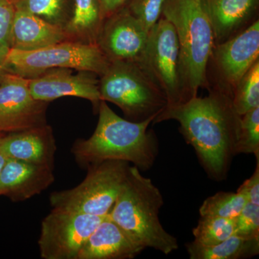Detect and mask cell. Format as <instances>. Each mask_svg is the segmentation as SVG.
Returning a JSON list of instances; mask_svg holds the SVG:
<instances>
[{
  "label": "cell",
  "instance_id": "cell-33",
  "mask_svg": "<svg viewBox=\"0 0 259 259\" xmlns=\"http://www.w3.org/2000/svg\"><path fill=\"white\" fill-rule=\"evenodd\" d=\"M12 1H13H13H15V0H12Z\"/></svg>",
  "mask_w": 259,
  "mask_h": 259
},
{
  "label": "cell",
  "instance_id": "cell-21",
  "mask_svg": "<svg viewBox=\"0 0 259 259\" xmlns=\"http://www.w3.org/2000/svg\"><path fill=\"white\" fill-rule=\"evenodd\" d=\"M15 8L64 28L72 13V0H15Z\"/></svg>",
  "mask_w": 259,
  "mask_h": 259
},
{
  "label": "cell",
  "instance_id": "cell-16",
  "mask_svg": "<svg viewBox=\"0 0 259 259\" xmlns=\"http://www.w3.org/2000/svg\"><path fill=\"white\" fill-rule=\"evenodd\" d=\"M144 249L107 215L83 245L76 259H131Z\"/></svg>",
  "mask_w": 259,
  "mask_h": 259
},
{
  "label": "cell",
  "instance_id": "cell-9",
  "mask_svg": "<svg viewBox=\"0 0 259 259\" xmlns=\"http://www.w3.org/2000/svg\"><path fill=\"white\" fill-rule=\"evenodd\" d=\"M105 217L52 209L41 223L38 240L40 256L44 259H76Z\"/></svg>",
  "mask_w": 259,
  "mask_h": 259
},
{
  "label": "cell",
  "instance_id": "cell-28",
  "mask_svg": "<svg viewBox=\"0 0 259 259\" xmlns=\"http://www.w3.org/2000/svg\"><path fill=\"white\" fill-rule=\"evenodd\" d=\"M15 13V5L12 0H0V45L9 50Z\"/></svg>",
  "mask_w": 259,
  "mask_h": 259
},
{
  "label": "cell",
  "instance_id": "cell-8",
  "mask_svg": "<svg viewBox=\"0 0 259 259\" xmlns=\"http://www.w3.org/2000/svg\"><path fill=\"white\" fill-rule=\"evenodd\" d=\"M139 64L166 97V106L187 101L181 75L178 37L172 24L163 17L150 30Z\"/></svg>",
  "mask_w": 259,
  "mask_h": 259
},
{
  "label": "cell",
  "instance_id": "cell-3",
  "mask_svg": "<svg viewBox=\"0 0 259 259\" xmlns=\"http://www.w3.org/2000/svg\"><path fill=\"white\" fill-rule=\"evenodd\" d=\"M130 166L127 177L107 215L144 248L168 255L179 248L178 241L162 226L159 212L163 196L151 179Z\"/></svg>",
  "mask_w": 259,
  "mask_h": 259
},
{
  "label": "cell",
  "instance_id": "cell-10",
  "mask_svg": "<svg viewBox=\"0 0 259 259\" xmlns=\"http://www.w3.org/2000/svg\"><path fill=\"white\" fill-rule=\"evenodd\" d=\"M258 60L259 20H255L234 36L214 44L209 59L215 76L214 88L232 97L237 83Z\"/></svg>",
  "mask_w": 259,
  "mask_h": 259
},
{
  "label": "cell",
  "instance_id": "cell-2",
  "mask_svg": "<svg viewBox=\"0 0 259 259\" xmlns=\"http://www.w3.org/2000/svg\"><path fill=\"white\" fill-rule=\"evenodd\" d=\"M96 129L88 139H78L71 148L75 160L88 168L108 160L132 163L140 171L151 168L157 157V140L148 126L156 117L141 122L122 118L102 100Z\"/></svg>",
  "mask_w": 259,
  "mask_h": 259
},
{
  "label": "cell",
  "instance_id": "cell-14",
  "mask_svg": "<svg viewBox=\"0 0 259 259\" xmlns=\"http://www.w3.org/2000/svg\"><path fill=\"white\" fill-rule=\"evenodd\" d=\"M54 167L9 158L0 173V195L21 202L41 193L55 181Z\"/></svg>",
  "mask_w": 259,
  "mask_h": 259
},
{
  "label": "cell",
  "instance_id": "cell-11",
  "mask_svg": "<svg viewBox=\"0 0 259 259\" xmlns=\"http://www.w3.org/2000/svg\"><path fill=\"white\" fill-rule=\"evenodd\" d=\"M49 103L32 97L29 79L5 72L0 76V134L47 125Z\"/></svg>",
  "mask_w": 259,
  "mask_h": 259
},
{
  "label": "cell",
  "instance_id": "cell-29",
  "mask_svg": "<svg viewBox=\"0 0 259 259\" xmlns=\"http://www.w3.org/2000/svg\"><path fill=\"white\" fill-rule=\"evenodd\" d=\"M237 191L244 194L248 202L259 205V158H257L256 167L252 176L245 180Z\"/></svg>",
  "mask_w": 259,
  "mask_h": 259
},
{
  "label": "cell",
  "instance_id": "cell-4",
  "mask_svg": "<svg viewBox=\"0 0 259 259\" xmlns=\"http://www.w3.org/2000/svg\"><path fill=\"white\" fill-rule=\"evenodd\" d=\"M161 17L172 24L180 46L182 84L187 100L209 87L207 69L214 34L200 0H166Z\"/></svg>",
  "mask_w": 259,
  "mask_h": 259
},
{
  "label": "cell",
  "instance_id": "cell-7",
  "mask_svg": "<svg viewBox=\"0 0 259 259\" xmlns=\"http://www.w3.org/2000/svg\"><path fill=\"white\" fill-rule=\"evenodd\" d=\"M129 163L108 160L88 167L79 185L52 192L53 209L105 217L110 213L127 177Z\"/></svg>",
  "mask_w": 259,
  "mask_h": 259
},
{
  "label": "cell",
  "instance_id": "cell-22",
  "mask_svg": "<svg viewBox=\"0 0 259 259\" xmlns=\"http://www.w3.org/2000/svg\"><path fill=\"white\" fill-rule=\"evenodd\" d=\"M232 103L235 111L240 116L259 107V60L237 83Z\"/></svg>",
  "mask_w": 259,
  "mask_h": 259
},
{
  "label": "cell",
  "instance_id": "cell-27",
  "mask_svg": "<svg viewBox=\"0 0 259 259\" xmlns=\"http://www.w3.org/2000/svg\"><path fill=\"white\" fill-rule=\"evenodd\" d=\"M235 234L245 238H259V205L247 202L234 218Z\"/></svg>",
  "mask_w": 259,
  "mask_h": 259
},
{
  "label": "cell",
  "instance_id": "cell-20",
  "mask_svg": "<svg viewBox=\"0 0 259 259\" xmlns=\"http://www.w3.org/2000/svg\"><path fill=\"white\" fill-rule=\"evenodd\" d=\"M186 247L191 259L251 258L259 253V238H245L234 234L216 245H201L194 241Z\"/></svg>",
  "mask_w": 259,
  "mask_h": 259
},
{
  "label": "cell",
  "instance_id": "cell-19",
  "mask_svg": "<svg viewBox=\"0 0 259 259\" xmlns=\"http://www.w3.org/2000/svg\"><path fill=\"white\" fill-rule=\"evenodd\" d=\"M103 21L99 0H72V13L64 30L69 40L97 44Z\"/></svg>",
  "mask_w": 259,
  "mask_h": 259
},
{
  "label": "cell",
  "instance_id": "cell-12",
  "mask_svg": "<svg viewBox=\"0 0 259 259\" xmlns=\"http://www.w3.org/2000/svg\"><path fill=\"white\" fill-rule=\"evenodd\" d=\"M149 32L124 7L102 23L97 44L109 61L139 63Z\"/></svg>",
  "mask_w": 259,
  "mask_h": 259
},
{
  "label": "cell",
  "instance_id": "cell-26",
  "mask_svg": "<svg viewBox=\"0 0 259 259\" xmlns=\"http://www.w3.org/2000/svg\"><path fill=\"white\" fill-rule=\"evenodd\" d=\"M166 0H128L125 8L141 22L148 32L161 18Z\"/></svg>",
  "mask_w": 259,
  "mask_h": 259
},
{
  "label": "cell",
  "instance_id": "cell-25",
  "mask_svg": "<svg viewBox=\"0 0 259 259\" xmlns=\"http://www.w3.org/2000/svg\"><path fill=\"white\" fill-rule=\"evenodd\" d=\"M238 153L253 154L259 158V107L241 116L239 135L234 148Z\"/></svg>",
  "mask_w": 259,
  "mask_h": 259
},
{
  "label": "cell",
  "instance_id": "cell-23",
  "mask_svg": "<svg viewBox=\"0 0 259 259\" xmlns=\"http://www.w3.org/2000/svg\"><path fill=\"white\" fill-rule=\"evenodd\" d=\"M194 241L204 245H216L235 234L234 219L218 216H201L192 230Z\"/></svg>",
  "mask_w": 259,
  "mask_h": 259
},
{
  "label": "cell",
  "instance_id": "cell-17",
  "mask_svg": "<svg viewBox=\"0 0 259 259\" xmlns=\"http://www.w3.org/2000/svg\"><path fill=\"white\" fill-rule=\"evenodd\" d=\"M259 0H200L214 34L221 44L245 28L258 9ZM246 28V27H245Z\"/></svg>",
  "mask_w": 259,
  "mask_h": 259
},
{
  "label": "cell",
  "instance_id": "cell-31",
  "mask_svg": "<svg viewBox=\"0 0 259 259\" xmlns=\"http://www.w3.org/2000/svg\"><path fill=\"white\" fill-rule=\"evenodd\" d=\"M9 51V49L0 45V76L5 73V62Z\"/></svg>",
  "mask_w": 259,
  "mask_h": 259
},
{
  "label": "cell",
  "instance_id": "cell-32",
  "mask_svg": "<svg viewBox=\"0 0 259 259\" xmlns=\"http://www.w3.org/2000/svg\"><path fill=\"white\" fill-rule=\"evenodd\" d=\"M0 136H1V134H0ZM8 159V158L6 157L3 149H2L1 144H0V173H1L2 170H3V167H4Z\"/></svg>",
  "mask_w": 259,
  "mask_h": 259
},
{
  "label": "cell",
  "instance_id": "cell-30",
  "mask_svg": "<svg viewBox=\"0 0 259 259\" xmlns=\"http://www.w3.org/2000/svg\"><path fill=\"white\" fill-rule=\"evenodd\" d=\"M128 0H99L104 20L123 8Z\"/></svg>",
  "mask_w": 259,
  "mask_h": 259
},
{
  "label": "cell",
  "instance_id": "cell-13",
  "mask_svg": "<svg viewBox=\"0 0 259 259\" xmlns=\"http://www.w3.org/2000/svg\"><path fill=\"white\" fill-rule=\"evenodd\" d=\"M97 76L90 71L74 74L72 69H52L29 79V88L32 97L40 101L50 102L63 97L85 99L92 102L97 112L102 101Z\"/></svg>",
  "mask_w": 259,
  "mask_h": 259
},
{
  "label": "cell",
  "instance_id": "cell-15",
  "mask_svg": "<svg viewBox=\"0 0 259 259\" xmlns=\"http://www.w3.org/2000/svg\"><path fill=\"white\" fill-rule=\"evenodd\" d=\"M0 144L9 159L54 167L56 151L55 138L51 126L1 134Z\"/></svg>",
  "mask_w": 259,
  "mask_h": 259
},
{
  "label": "cell",
  "instance_id": "cell-1",
  "mask_svg": "<svg viewBox=\"0 0 259 259\" xmlns=\"http://www.w3.org/2000/svg\"><path fill=\"white\" fill-rule=\"evenodd\" d=\"M241 116L233 108L232 97L213 88L207 96L166 106L153 124L174 120L192 145L209 176L223 180L226 176L239 135Z\"/></svg>",
  "mask_w": 259,
  "mask_h": 259
},
{
  "label": "cell",
  "instance_id": "cell-18",
  "mask_svg": "<svg viewBox=\"0 0 259 259\" xmlns=\"http://www.w3.org/2000/svg\"><path fill=\"white\" fill-rule=\"evenodd\" d=\"M69 40L64 28L15 8L10 49L30 51Z\"/></svg>",
  "mask_w": 259,
  "mask_h": 259
},
{
  "label": "cell",
  "instance_id": "cell-6",
  "mask_svg": "<svg viewBox=\"0 0 259 259\" xmlns=\"http://www.w3.org/2000/svg\"><path fill=\"white\" fill-rule=\"evenodd\" d=\"M110 63L97 44L66 40L35 51L10 49L5 72L32 79L50 70L69 69L100 76Z\"/></svg>",
  "mask_w": 259,
  "mask_h": 259
},
{
  "label": "cell",
  "instance_id": "cell-24",
  "mask_svg": "<svg viewBox=\"0 0 259 259\" xmlns=\"http://www.w3.org/2000/svg\"><path fill=\"white\" fill-rule=\"evenodd\" d=\"M248 201L243 193L220 192L204 201L199 208L200 216L212 215L234 219Z\"/></svg>",
  "mask_w": 259,
  "mask_h": 259
},
{
  "label": "cell",
  "instance_id": "cell-5",
  "mask_svg": "<svg viewBox=\"0 0 259 259\" xmlns=\"http://www.w3.org/2000/svg\"><path fill=\"white\" fill-rule=\"evenodd\" d=\"M102 100L120 107L129 120L156 117L166 107V97L139 63L111 61L100 76Z\"/></svg>",
  "mask_w": 259,
  "mask_h": 259
}]
</instances>
